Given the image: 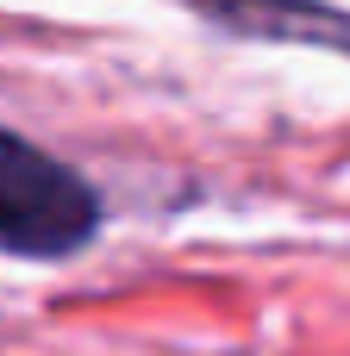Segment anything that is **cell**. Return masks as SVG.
Wrapping results in <instances>:
<instances>
[{
    "instance_id": "6da1fadb",
    "label": "cell",
    "mask_w": 350,
    "mask_h": 356,
    "mask_svg": "<svg viewBox=\"0 0 350 356\" xmlns=\"http://www.w3.org/2000/svg\"><path fill=\"white\" fill-rule=\"evenodd\" d=\"M94 225H100L94 188L38 144L0 131V250L69 257L94 238Z\"/></svg>"
},
{
    "instance_id": "7a4b0ae2",
    "label": "cell",
    "mask_w": 350,
    "mask_h": 356,
    "mask_svg": "<svg viewBox=\"0 0 350 356\" xmlns=\"http://www.w3.org/2000/svg\"><path fill=\"white\" fill-rule=\"evenodd\" d=\"M213 19L250 38H288V44H332L350 50V13L319 6V0H200Z\"/></svg>"
}]
</instances>
